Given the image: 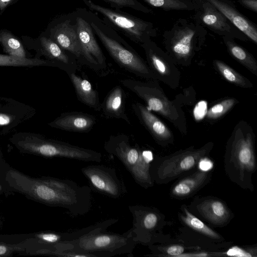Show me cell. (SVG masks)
I'll list each match as a JSON object with an SVG mask.
<instances>
[{"label":"cell","instance_id":"277c9868","mask_svg":"<svg viewBox=\"0 0 257 257\" xmlns=\"http://www.w3.org/2000/svg\"><path fill=\"white\" fill-rule=\"evenodd\" d=\"M69 251L81 257H110L117 255L132 254L138 243L130 229L123 234L98 230L70 241Z\"/></svg>","mask_w":257,"mask_h":257},{"label":"cell","instance_id":"ffe728a7","mask_svg":"<svg viewBox=\"0 0 257 257\" xmlns=\"http://www.w3.org/2000/svg\"><path fill=\"white\" fill-rule=\"evenodd\" d=\"M126 95L121 86L113 87L101 103L100 111L107 118L121 119L131 124L125 112Z\"/></svg>","mask_w":257,"mask_h":257},{"label":"cell","instance_id":"484cf974","mask_svg":"<svg viewBox=\"0 0 257 257\" xmlns=\"http://www.w3.org/2000/svg\"><path fill=\"white\" fill-rule=\"evenodd\" d=\"M207 176V172L201 171L182 179L173 187V194L178 197L189 195L203 184Z\"/></svg>","mask_w":257,"mask_h":257},{"label":"cell","instance_id":"5bb4252c","mask_svg":"<svg viewBox=\"0 0 257 257\" xmlns=\"http://www.w3.org/2000/svg\"><path fill=\"white\" fill-rule=\"evenodd\" d=\"M50 38L62 49L73 55L77 62L84 65L75 23L72 24L70 19H66L50 31Z\"/></svg>","mask_w":257,"mask_h":257},{"label":"cell","instance_id":"7402d4cb","mask_svg":"<svg viewBox=\"0 0 257 257\" xmlns=\"http://www.w3.org/2000/svg\"><path fill=\"white\" fill-rule=\"evenodd\" d=\"M40 42L43 53L50 60L60 64L62 70L67 75L76 72L77 61L73 55L62 49L50 38L42 37Z\"/></svg>","mask_w":257,"mask_h":257},{"label":"cell","instance_id":"ab89813d","mask_svg":"<svg viewBox=\"0 0 257 257\" xmlns=\"http://www.w3.org/2000/svg\"><path fill=\"white\" fill-rule=\"evenodd\" d=\"M14 194L7 186L4 179L0 178V197L3 195L6 197H8Z\"/></svg>","mask_w":257,"mask_h":257},{"label":"cell","instance_id":"d6a6232c","mask_svg":"<svg viewBox=\"0 0 257 257\" xmlns=\"http://www.w3.org/2000/svg\"><path fill=\"white\" fill-rule=\"evenodd\" d=\"M236 103L234 98H228L215 104L206 112L208 119H216L222 116Z\"/></svg>","mask_w":257,"mask_h":257},{"label":"cell","instance_id":"5b68a950","mask_svg":"<svg viewBox=\"0 0 257 257\" xmlns=\"http://www.w3.org/2000/svg\"><path fill=\"white\" fill-rule=\"evenodd\" d=\"M12 142L23 153L85 162H100L102 160V155L98 152L34 134H21L14 138Z\"/></svg>","mask_w":257,"mask_h":257},{"label":"cell","instance_id":"d590c367","mask_svg":"<svg viewBox=\"0 0 257 257\" xmlns=\"http://www.w3.org/2000/svg\"><path fill=\"white\" fill-rule=\"evenodd\" d=\"M237 2L243 7L257 13V0H238Z\"/></svg>","mask_w":257,"mask_h":257},{"label":"cell","instance_id":"cb8c5ba5","mask_svg":"<svg viewBox=\"0 0 257 257\" xmlns=\"http://www.w3.org/2000/svg\"><path fill=\"white\" fill-rule=\"evenodd\" d=\"M200 213L211 222L222 224L229 217L228 209L221 201L217 200H208L198 206Z\"/></svg>","mask_w":257,"mask_h":257},{"label":"cell","instance_id":"74e56055","mask_svg":"<svg viewBox=\"0 0 257 257\" xmlns=\"http://www.w3.org/2000/svg\"><path fill=\"white\" fill-rule=\"evenodd\" d=\"M11 167L6 162L0 152V178L4 179L5 176Z\"/></svg>","mask_w":257,"mask_h":257},{"label":"cell","instance_id":"1f68e13d","mask_svg":"<svg viewBox=\"0 0 257 257\" xmlns=\"http://www.w3.org/2000/svg\"><path fill=\"white\" fill-rule=\"evenodd\" d=\"M109 4L111 8L121 9L128 8L146 14H152V9L146 7L138 0H101Z\"/></svg>","mask_w":257,"mask_h":257},{"label":"cell","instance_id":"7bdbcfd3","mask_svg":"<svg viewBox=\"0 0 257 257\" xmlns=\"http://www.w3.org/2000/svg\"><path fill=\"white\" fill-rule=\"evenodd\" d=\"M3 226V221L0 217V230L2 229Z\"/></svg>","mask_w":257,"mask_h":257},{"label":"cell","instance_id":"52a82bcc","mask_svg":"<svg viewBox=\"0 0 257 257\" xmlns=\"http://www.w3.org/2000/svg\"><path fill=\"white\" fill-rule=\"evenodd\" d=\"M104 149L122 163L137 183L146 188L152 185L150 171L153 160L152 152L142 151L124 134L111 135L105 142Z\"/></svg>","mask_w":257,"mask_h":257},{"label":"cell","instance_id":"30bf717a","mask_svg":"<svg viewBox=\"0 0 257 257\" xmlns=\"http://www.w3.org/2000/svg\"><path fill=\"white\" fill-rule=\"evenodd\" d=\"M194 19L205 28L222 37L242 41L248 38L207 0H192Z\"/></svg>","mask_w":257,"mask_h":257},{"label":"cell","instance_id":"83f0119b","mask_svg":"<svg viewBox=\"0 0 257 257\" xmlns=\"http://www.w3.org/2000/svg\"><path fill=\"white\" fill-rule=\"evenodd\" d=\"M214 64L221 75L228 82L243 88H250L252 86V84L247 79L223 62L215 60Z\"/></svg>","mask_w":257,"mask_h":257},{"label":"cell","instance_id":"4fadbf2b","mask_svg":"<svg viewBox=\"0 0 257 257\" xmlns=\"http://www.w3.org/2000/svg\"><path fill=\"white\" fill-rule=\"evenodd\" d=\"M75 25L84 65L96 72L107 67L106 57L98 45L90 23L77 16Z\"/></svg>","mask_w":257,"mask_h":257},{"label":"cell","instance_id":"44dd1931","mask_svg":"<svg viewBox=\"0 0 257 257\" xmlns=\"http://www.w3.org/2000/svg\"><path fill=\"white\" fill-rule=\"evenodd\" d=\"M232 155L241 169L253 170L255 167V158L252 136L250 134L245 136L239 128L236 131Z\"/></svg>","mask_w":257,"mask_h":257},{"label":"cell","instance_id":"d6986e66","mask_svg":"<svg viewBox=\"0 0 257 257\" xmlns=\"http://www.w3.org/2000/svg\"><path fill=\"white\" fill-rule=\"evenodd\" d=\"M132 107L140 122L156 140L161 142L172 138L168 127L146 106L136 102Z\"/></svg>","mask_w":257,"mask_h":257},{"label":"cell","instance_id":"60d3db41","mask_svg":"<svg viewBox=\"0 0 257 257\" xmlns=\"http://www.w3.org/2000/svg\"><path fill=\"white\" fill-rule=\"evenodd\" d=\"M11 117L6 114L0 113V125H5L10 123Z\"/></svg>","mask_w":257,"mask_h":257},{"label":"cell","instance_id":"7a4b0ae2","mask_svg":"<svg viewBox=\"0 0 257 257\" xmlns=\"http://www.w3.org/2000/svg\"><path fill=\"white\" fill-rule=\"evenodd\" d=\"M99 228L98 223L71 232L42 231L27 233L0 234V241L18 243L24 242L26 250L24 255L41 253L54 256L58 252L68 251L72 248L67 244Z\"/></svg>","mask_w":257,"mask_h":257},{"label":"cell","instance_id":"7c38bea8","mask_svg":"<svg viewBox=\"0 0 257 257\" xmlns=\"http://www.w3.org/2000/svg\"><path fill=\"white\" fill-rule=\"evenodd\" d=\"M81 170L91 187L100 194L117 199L127 192L123 180L113 168L103 165H92L83 167Z\"/></svg>","mask_w":257,"mask_h":257},{"label":"cell","instance_id":"e0dca14e","mask_svg":"<svg viewBox=\"0 0 257 257\" xmlns=\"http://www.w3.org/2000/svg\"><path fill=\"white\" fill-rule=\"evenodd\" d=\"M205 152V149L188 151L165 161L158 170L160 177L162 178L173 177L191 169Z\"/></svg>","mask_w":257,"mask_h":257},{"label":"cell","instance_id":"8d00e7d4","mask_svg":"<svg viewBox=\"0 0 257 257\" xmlns=\"http://www.w3.org/2000/svg\"><path fill=\"white\" fill-rule=\"evenodd\" d=\"M198 166L201 171L207 172L213 168V164L210 160L204 158L199 161Z\"/></svg>","mask_w":257,"mask_h":257},{"label":"cell","instance_id":"4dcf8cb0","mask_svg":"<svg viewBox=\"0 0 257 257\" xmlns=\"http://www.w3.org/2000/svg\"><path fill=\"white\" fill-rule=\"evenodd\" d=\"M185 216H181L183 221L192 228L213 239L220 238L219 235L205 224L202 221L188 212L186 208Z\"/></svg>","mask_w":257,"mask_h":257},{"label":"cell","instance_id":"f1b7e54d","mask_svg":"<svg viewBox=\"0 0 257 257\" xmlns=\"http://www.w3.org/2000/svg\"><path fill=\"white\" fill-rule=\"evenodd\" d=\"M0 43L9 55L19 57H26V53L21 43L11 33L0 32Z\"/></svg>","mask_w":257,"mask_h":257},{"label":"cell","instance_id":"4316f807","mask_svg":"<svg viewBox=\"0 0 257 257\" xmlns=\"http://www.w3.org/2000/svg\"><path fill=\"white\" fill-rule=\"evenodd\" d=\"M1 66H48L56 67L62 70V66L58 63L50 60L38 59H29L26 57L0 54Z\"/></svg>","mask_w":257,"mask_h":257},{"label":"cell","instance_id":"f35d334b","mask_svg":"<svg viewBox=\"0 0 257 257\" xmlns=\"http://www.w3.org/2000/svg\"><path fill=\"white\" fill-rule=\"evenodd\" d=\"M184 250V248L182 246L173 245L167 249V252L170 255L179 256L183 253Z\"/></svg>","mask_w":257,"mask_h":257},{"label":"cell","instance_id":"9c48e42d","mask_svg":"<svg viewBox=\"0 0 257 257\" xmlns=\"http://www.w3.org/2000/svg\"><path fill=\"white\" fill-rule=\"evenodd\" d=\"M121 84L134 93L147 104L150 110L161 114L182 132L186 131L183 114L181 110L166 96L156 80L141 81L133 79L120 80Z\"/></svg>","mask_w":257,"mask_h":257},{"label":"cell","instance_id":"ac0fdd59","mask_svg":"<svg viewBox=\"0 0 257 257\" xmlns=\"http://www.w3.org/2000/svg\"><path fill=\"white\" fill-rule=\"evenodd\" d=\"M128 209L133 218L132 234L138 243L143 242L149 232L157 226L158 216L155 212L140 205H130Z\"/></svg>","mask_w":257,"mask_h":257},{"label":"cell","instance_id":"2e32d148","mask_svg":"<svg viewBox=\"0 0 257 257\" xmlns=\"http://www.w3.org/2000/svg\"><path fill=\"white\" fill-rule=\"evenodd\" d=\"M96 123L95 117L83 112L72 111L60 114L49 125L61 130L75 133H88Z\"/></svg>","mask_w":257,"mask_h":257},{"label":"cell","instance_id":"e575fe53","mask_svg":"<svg viewBox=\"0 0 257 257\" xmlns=\"http://www.w3.org/2000/svg\"><path fill=\"white\" fill-rule=\"evenodd\" d=\"M226 254L229 256L238 257H251L252 256L249 253L238 246H233L229 248L226 252Z\"/></svg>","mask_w":257,"mask_h":257},{"label":"cell","instance_id":"8fae6325","mask_svg":"<svg viewBox=\"0 0 257 257\" xmlns=\"http://www.w3.org/2000/svg\"><path fill=\"white\" fill-rule=\"evenodd\" d=\"M140 46L144 50L147 63L157 80L171 88L177 87L181 78V73L173 59L152 39L146 41Z\"/></svg>","mask_w":257,"mask_h":257},{"label":"cell","instance_id":"6da1fadb","mask_svg":"<svg viewBox=\"0 0 257 257\" xmlns=\"http://www.w3.org/2000/svg\"><path fill=\"white\" fill-rule=\"evenodd\" d=\"M5 181L14 194L44 205L64 208L73 216L87 213L91 207V189L69 179L50 176L33 177L11 167Z\"/></svg>","mask_w":257,"mask_h":257},{"label":"cell","instance_id":"3957f363","mask_svg":"<svg viewBox=\"0 0 257 257\" xmlns=\"http://www.w3.org/2000/svg\"><path fill=\"white\" fill-rule=\"evenodd\" d=\"M94 34L110 56L125 70L148 80L158 81L147 62L113 29L98 18V23L90 21Z\"/></svg>","mask_w":257,"mask_h":257},{"label":"cell","instance_id":"d4e9b609","mask_svg":"<svg viewBox=\"0 0 257 257\" xmlns=\"http://www.w3.org/2000/svg\"><path fill=\"white\" fill-rule=\"evenodd\" d=\"M229 54L252 73L257 75V63L254 57L244 48L237 45L234 39L222 37Z\"/></svg>","mask_w":257,"mask_h":257},{"label":"cell","instance_id":"f546056e","mask_svg":"<svg viewBox=\"0 0 257 257\" xmlns=\"http://www.w3.org/2000/svg\"><path fill=\"white\" fill-rule=\"evenodd\" d=\"M149 5L165 11H194L192 1L188 0H143Z\"/></svg>","mask_w":257,"mask_h":257},{"label":"cell","instance_id":"b9f144b4","mask_svg":"<svg viewBox=\"0 0 257 257\" xmlns=\"http://www.w3.org/2000/svg\"><path fill=\"white\" fill-rule=\"evenodd\" d=\"M12 0H0V10L5 9Z\"/></svg>","mask_w":257,"mask_h":257},{"label":"cell","instance_id":"ba28073f","mask_svg":"<svg viewBox=\"0 0 257 257\" xmlns=\"http://www.w3.org/2000/svg\"><path fill=\"white\" fill-rule=\"evenodd\" d=\"M92 11L101 15L102 22L114 30L121 33L133 42L139 44L152 39L157 34L154 25L147 21L122 11L95 4L91 0H83Z\"/></svg>","mask_w":257,"mask_h":257},{"label":"cell","instance_id":"603a6c76","mask_svg":"<svg viewBox=\"0 0 257 257\" xmlns=\"http://www.w3.org/2000/svg\"><path fill=\"white\" fill-rule=\"evenodd\" d=\"M68 75L75 89L77 99L89 107L100 111L101 103L99 95L91 83L75 73H70Z\"/></svg>","mask_w":257,"mask_h":257},{"label":"cell","instance_id":"9a60e30c","mask_svg":"<svg viewBox=\"0 0 257 257\" xmlns=\"http://www.w3.org/2000/svg\"><path fill=\"white\" fill-rule=\"evenodd\" d=\"M242 32L248 39L257 44L256 25L243 15L227 0H207Z\"/></svg>","mask_w":257,"mask_h":257},{"label":"cell","instance_id":"836d02e7","mask_svg":"<svg viewBox=\"0 0 257 257\" xmlns=\"http://www.w3.org/2000/svg\"><path fill=\"white\" fill-rule=\"evenodd\" d=\"M25 250L24 242L12 243L0 241V257L12 256L15 254L23 255Z\"/></svg>","mask_w":257,"mask_h":257},{"label":"cell","instance_id":"8992f818","mask_svg":"<svg viewBox=\"0 0 257 257\" xmlns=\"http://www.w3.org/2000/svg\"><path fill=\"white\" fill-rule=\"evenodd\" d=\"M206 35L205 28L194 19H180L164 32L166 52L176 63L188 64L205 42Z\"/></svg>","mask_w":257,"mask_h":257}]
</instances>
